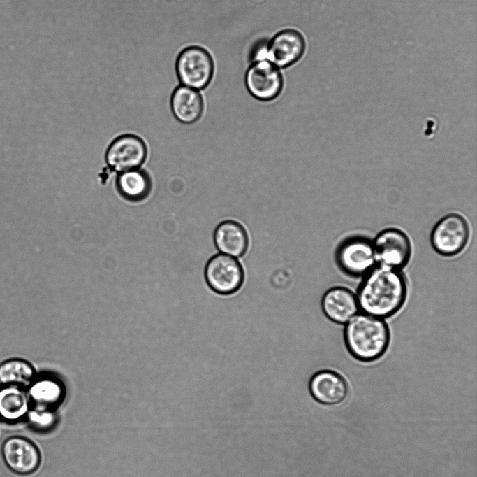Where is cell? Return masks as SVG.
Masks as SVG:
<instances>
[{
  "mask_svg": "<svg viewBox=\"0 0 477 477\" xmlns=\"http://www.w3.org/2000/svg\"><path fill=\"white\" fill-rule=\"evenodd\" d=\"M408 295V282L402 270L376 264L359 284L356 297L364 313L385 319L397 313Z\"/></svg>",
  "mask_w": 477,
  "mask_h": 477,
  "instance_id": "cell-1",
  "label": "cell"
},
{
  "mask_svg": "<svg viewBox=\"0 0 477 477\" xmlns=\"http://www.w3.org/2000/svg\"><path fill=\"white\" fill-rule=\"evenodd\" d=\"M344 341L356 360L369 363L382 357L388 349L390 331L384 319L366 313L355 315L345 324Z\"/></svg>",
  "mask_w": 477,
  "mask_h": 477,
  "instance_id": "cell-2",
  "label": "cell"
},
{
  "mask_svg": "<svg viewBox=\"0 0 477 477\" xmlns=\"http://www.w3.org/2000/svg\"><path fill=\"white\" fill-rule=\"evenodd\" d=\"M175 70L179 84L200 91L212 81L214 62L205 48L196 45H188L178 53Z\"/></svg>",
  "mask_w": 477,
  "mask_h": 477,
  "instance_id": "cell-3",
  "label": "cell"
},
{
  "mask_svg": "<svg viewBox=\"0 0 477 477\" xmlns=\"http://www.w3.org/2000/svg\"><path fill=\"white\" fill-rule=\"evenodd\" d=\"M334 259L338 269L352 278L364 276L377 264L373 241L360 235L348 236L340 241Z\"/></svg>",
  "mask_w": 477,
  "mask_h": 477,
  "instance_id": "cell-4",
  "label": "cell"
},
{
  "mask_svg": "<svg viewBox=\"0 0 477 477\" xmlns=\"http://www.w3.org/2000/svg\"><path fill=\"white\" fill-rule=\"evenodd\" d=\"M305 50L306 41L301 32L288 28L278 31L263 46L259 48L254 59H267L281 69L298 62Z\"/></svg>",
  "mask_w": 477,
  "mask_h": 477,
  "instance_id": "cell-5",
  "label": "cell"
},
{
  "mask_svg": "<svg viewBox=\"0 0 477 477\" xmlns=\"http://www.w3.org/2000/svg\"><path fill=\"white\" fill-rule=\"evenodd\" d=\"M204 276L208 287L220 295L235 294L244 281V271L237 258L221 252L207 261Z\"/></svg>",
  "mask_w": 477,
  "mask_h": 477,
  "instance_id": "cell-6",
  "label": "cell"
},
{
  "mask_svg": "<svg viewBox=\"0 0 477 477\" xmlns=\"http://www.w3.org/2000/svg\"><path fill=\"white\" fill-rule=\"evenodd\" d=\"M470 236L469 225L460 214L450 213L439 220L430 234L434 250L443 257L460 254L467 246Z\"/></svg>",
  "mask_w": 477,
  "mask_h": 477,
  "instance_id": "cell-7",
  "label": "cell"
},
{
  "mask_svg": "<svg viewBox=\"0 0 477 477\" xmlns=\"http://www.w3.org/2000/svg\"><path fill=\"white\" fill-rule=\"evenodd\" d=\"M244 82L249 93L261 101L275 99L284 87L281 69L265 59L252 61L245 73Z\"/></svg>",
  "mask_w": 477,
  "mask_h": 477,
  "instance_id": "cell-8",
  "label": "cell"
},
{
  "mask_svg": "<svg viewBox=\"0 0 477 477\" xmlns=\"http://www.w3.org/2000/svg\"><path fill=\"white\" fill-rule=\"evenodd\" d=\"M372 241L377 264L402 270L409 262L411 243L402 230L396 228L383 229Z\"/></svg>",
  "mask_w": 477,
  "mask_h": 477,
  "instance_id": "cell-9",
  "label": "cell"
},
{
  "mask_svg": "<svg viewBox=\"0 0 477 477\" xmlns=\"http://www.w3.org/2000/svg\"><path fill=\"white\" fill-rule=\"evenodd\" d=\"M1 452L5 465L15 474H32L41 465L40 450L25 436L14 435L8 437L2 443Z\"/></svg>",
  "mask_w": 477,
  "mask_h": 477,
  "instance_id": "cell-10",
  "label": "cell"
},
{
  "mask_svg": "<svg viewBox=\"0 0 477 477\" xmlns=\"http://www.w3.org/2000/svg\"><path fill=\"white\" fill-rule=\"evenodd\" d=\"M147 146L142 138L133 134L116 138L105 152L108 168L118 173L139 169L146 160Z\"/></svg>",
  "mask_w": 477,
  "mask_h": 477,
  "instance_id": "cell-11",
  "label": "cell"
},
{
  "mask_svg": "<svg viewBox=\"0 0 477 477\" xmlns=\"http://www.w3.org/2000/svg\"><path fill=\"white\" fill-rule=\"evenodd\" d=\"M309 390L317 402L334 406L343 402L347 397L348 385L344 377L338 372L323 369L311 377Z\"/></svg>",
  "mask_w": 477,
  "mask_h": 477,
  "instance_id": "cell-12",
  "label": "cell"
},
{
  "mask_svg": "<svg viewBox=\"0 0 477 477\" xmlns=\"http://www.w3.org/2000/svg\"><path fill=\"white\" fill-rule=\"evenodd\" d=\"M321 305L326 318L338 325H345L360 310L356 294L343 286L328 289L322 297Z\"/></svg>",
  "mask_w": 477,
  "mask_h": 477,
  "instance_id": "cell-13",
  "label": "cell"
},
{
  "mask_svg": "<svg viewBox=\"0 0 477 477\" xmlns=\"http://www.w3.org/2000/svg\"><path fill=\"white\" fill-rule=\"evenodd\" d=\"M214 243L219 252L235 258L242 257L249 244V236L240 222L226 220L220 222L213 234Z\"/></svg>",
  "mask_w": 477,
  "mask_h": 477,
  "instance_id": "cell-14",
  "label": "cell"
},
{
  "mask_svg": "<svg viewBox=\"0 0 477 477\" xmlns=\"http://www.w3.org/2000/svg\"><path fill=\"white\" fill-rule=\"evenodd\" d=\"M170 105L175 118L186 124L197 122L204 111V100L200 92L181 84L172 92Z\"/></svg>",
  "mask_w": 477,
  "mask_h": 477,
  "instance_id": "cell-15",
  "label": "cell"
},
{
  "mask_svg": "<svg viewBox=\"0 0 477 477\" xmlns=\"http://www.w3.org/2000/svg\"><path fill=\"white\" fill-rule=\"evenodd\" d=\"M31 404L26 388L17 385L0 386V422L16 425L24 422Z\"/></svg>",
  "mask_w": 477,
  "mask_h": 477,
  "instance_id": "cell-16",
  "label": "cell"
},
{
  "mask_svg": "<svg viewBox=\"0 0 477 477\" xmlns=\"http://www.w3.org/2000/svg\"><path fill=\"white\" fill-rule=\"evenodd\" d=\"M31 406L53 410L61 401V384L54 378L36 376L26 388Z\"/></svg>",
  "mask_w": 477,
  "mask_h": 477,
  "instance_id": "cell-17",
  "label": "cell"
},
{
  "mask_svg": "<svg viewBox=\"0 0 477 477\" xmlns=\"http://www.w3.org/2000/svg\"><path fill=\"white\" fill-rule=\"evenodd\" d=\"M116 187L124 199L139 202L149 195L152 180L145 171L135 169L119 173L116 180Z\"/></svg>",
  "mask_w": 477,
  "mask_h": 477,
  "instance_id": "cell-18",
  "label": "cell"
},
{
  "mask_svg": "<svg viewBox=\"0 0 477 477\" xmlns=\"http://www.w3.org/2000/svg\"><path fill=\"white\" fill-rule=\"evenodd\" d=\"M36 376L32 364L27 359L13 357L0 363V385L27 388Z\"/></svg>",
  "mask_w": 477,
  "mask_h": 477,
  "instance_id": "cell-19",
  "label": "cell"
},
{
  "mask_svg": "<svg viewBox=\"0 0 477 477\" xmlns=\"http://www.w3.org/2000/svg\"><path fill=\"white\" fill-rule=\"evenodd\" d=\"M54 420L53 410L31 406L24 422L31 430L44 432L51 429Z\"/></svg>",
  "mask_w": 477,
  "mask_h": 477,
  "instance_id": "cell-20",
  "label": "cell"
},
{
  "mask_svg": "<svg viewBox=\"0 0 477 477\" xmlns=\"http://www.w3.org/2000/svg\"><path fill=\"white\" fill-rule=\"evenodd\" d=\"M0 386H1V385H0Z\"/></svg>",
  "mask_w": 477,
  "mask_h": 477,
  "instance_id": "cell-21",
  "label": "cell"
}]
</instances>
